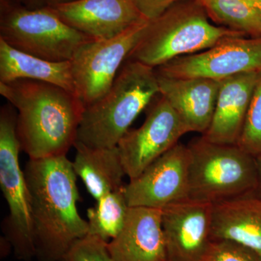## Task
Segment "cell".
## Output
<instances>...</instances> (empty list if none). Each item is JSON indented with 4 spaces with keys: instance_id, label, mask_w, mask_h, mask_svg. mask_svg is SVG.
<instances>
[{
    "instance_id": "cell-1",
    "label": "cell",
    "mask_w": 261,
    "mask_h": 261,
    "mask_svg": "<svg viewBox=\"0 0 261 261\" xmlns=\"http://www.w3.org/2000/svg\"><path fill=\"white\" fill-rule=\"evenodd\" d=\"M30 197L36 257L62 261L88 234V223L79 213L77 176L67 155L29 159L23 170Z\"/></svg>"
},
{
    "instance_id": "cell-2",
    "label": "cell",
    "mask_w": 261,
    "mask_h": 261,
    "mask_svg": "<svg viewBox=\"0 0 261 261\" xmlns=\"http://www.w3.org/2000/svg\"><path fill=\"white\" fill-rule=\"evenodd\" d=\"M0 94L17 109V135L29 159L67 155L84 111L74 93L47 82L18 80L0 82Z\"/></svg>"
},
{
    "instance_id": "cell-3",
    "label": "cell",
    "mask_w": 261,
    "mask_h": 261,
    "mask_svg": "<svg viewBox=\"0 0 261 261\" xmlns=\"http://www.w3.org/2000/svg\"><path fill=\"white\" fill-rule=\"evenodd\" d=\"M158 94L155 69L127 60L109 90L84 108L75 145L93 148L116 147Z\"/></svg>"
},
{
    "instance_id": "cell-4",
    "label": "cell",
    "mask_w": 261,
    "mask_h": 261,
    "mask_svg": "<svg viewBox=\"0 0 261 261\" xmlns=\"http://www.w3.org/2000/svg\"><path fill=\"white\" fill-rule=\"evenodd\" d=\"M234 37L247 36L211 23L205 10L196 0H181L149 20L127 60L157 68Z\"/></svg>"
},
{
    "instance_id": "cell-5",
    "label": "cell",
    "mask_w": 261,
    "mask_h": 261,
    "mask_svg": "<svg viewBox=\"0 0 261 261\" xmlns=\"http://www.w3.org/2000/svg\"><path fill=\"white\" fill-rule=\"evenodd\" d=\"M188 146L189 199L215 204L255 193V157L238 145H221L203 137Z\"/></svg>"
},
{
    "instance_id": "cell-6",
    "label": "cell",
    "mask_w": 261,
    "mask_h": 261,
    "mask_svg": "<svg viewBox=\"0 0 261 261\" xmlns=\"http://www.w3.org/2000/svg\"><path fill=\"white\" fill-rule=\"evenodd\" d=\"M0 39L27 54L54 62L70 61L77 49L94 40L65 23L50 6L31 10L0 0Z\"/></svg>"
},
{
    "instance_id": "cell-7",
    "label": "cell",
    "mask_w": 261,
    "mask_h": 261,
    "mask_svg": "<svg viewBox=\"0 0 261 261\" xmlns=\"http://www.w3.org/2000/svg\"><path fill=\"white\" fill-rule=\"evenodd\" d=\"M17 112L12 105L0 111V187L9 209L3 223L5 240L16 258L36 257L30 197L23 170L19 161L21 150L16 129Z\"/></svg>"
},
{
    "instance_id": "cell-8",
    "label": "cell",
    "mask_w": 261,
    "mask_h": 261,
    "mask_svg": "<svg viewBox=\"0 0 261 261\" xmlns=\"http://www.w3.org/2000/svg\"><path fill=\"white\" fill-rule=\"evenodd\" d=\"M147 23L136 25L111 39L89 41L75 51L70 61L72 76L75 95L84 108L96 102L111 88Z\"/></svg>"
},
{
    "instance_id": "cell-9",
    "label": "cell",
    "mask_w": 261,
    "mask_h": 261,
    "mask_svg": "<svg viewBox=\"0 0 261 261\" xmlns=\"http://www.w3.org/2000/svg\"><path fill=\"white\" fill-rule=\"evenodd\" d=\"M171 78L217 81L242 73H261V37L228 38L210 49L180 57L154 68Z\"/></svg>"
},
{
    "instance_id": "cell-10",
    "label": "cell",
    "mask_w": 261,
    "mask_h": 261,
    "mask_svg": "<svg viewBox=\"0 0 261 261\" xmlns=\"http://www.w3.org/2000/svg\"><path fill=\"white\" fill-rule=\"evenodd\" d=\"M187 133L177 113L161 95L149 108L143 124L128 130L117 145L126 176L129 180L140 176Z\"/></svg>"
},
{
    "instance_id": "cell-11",
    "label": "cell",
    "mask_w": 261,
    "mask_h": 261,
    "mask_svg": "<svg viewBox=\"0 0 261 261\" xmlns=\"http://www.w3.org/2000/svg\"><path fill=\"white\" fill-rule=\"evenodd\" d=\"M188 146L178 142L124 185L130 207L162 209L189 199Z\"/></svg>"
},
{
    "instance_id": "cell-12",
    "label": "cell",
    "mask_w": 261,
    "mask_h": 261,
    "mask_svg": "<svg viewBox=\"0 0 261 261\" xmlns=\"http://www.w3.org/2000/svg\"><path fill=\"white\" fill-rule=\"evenodd\" d=\"M167 261H205L212 238V204L186 199L162 209Z\"/></svg>"
},
{
    "instance_id": "cell-13",
    "label": "cell",
    "mask_w": 261,
    "mask_h": 261,
    "mask_svg": "<svg viewBox=\"0 0 261 261\" xmlns=\"http://www.w3.org/2000/svg\"><path fill=\"white\" fill-rule=\"evenodd\" d=\"M50 7L65 23L94 40L111 39L149 21L133 0H78Z\"/></svg>"
},
{
    "instance_id": "cell-14",
    "label": "cell",
    "mask_w": 261,
    "mask_h": 261,
    "mask_svg": "<svg viewBox=\"0 0 261 261\" xmlns=\"http://www.w3.org/2000/svg\"><path fill=\"white\" fill-rule=\"evenodd\" d=\"M157 76L160 94L177 113L187 132L204 135L212 121L221 82L206 78H171L158 73Z\"/></svg>"
},
{
    "instance_id": "cell-15",
    "label": "cell",
    "mask_w": 261,
    "mask_h": 261,
    "mask_svg": "<svg viewBox=\"0 0 261 261\" xmlns=\"http://www.w3.org/2000/svg\"><path fill=\"white\" fill-rule=\"evenodd\" d=\"M107 247L113 261H167L162 210L130 207L124 227Z\"/></svg>"
},
{
    "instance_id": "cell-16",
    "label": "cell",
    "mask_w": 261,
    "mask_h": 261,
    "mask_svg": "<svg viewBox=\"0 0 261 261\" xmlns=\"http://www.w3.org/2000/svg\"><path fill=\"white\" fill-rule=\"evenodd\" d=\"M261 73H242L221 80L217 101L205 140L221 145H238L247 111Z\"/></svg>"
},
{
    "instance_id": "cell-17",
    "label": "cell",
    "mask_w": 261,
    "mask_h": 261,
    "mask_svg": "<svg viewBox=\"0 0 261 261\" xmlns=\"http://www.w3.org/2000/svg\"><path fill=\"white\" fill-rule=\"evenodd\" d=\"M213 240H228L261 258V197L249 194L212 204Z\"/></svg>"
},
{
    "instance_id": "cell-18",
    "label": "cell",
    "mask_w": 261,
    "mask_h": 261,
    "mask_svg": "<svg viewBox=\"0 0 261 261\" xmlns=\"http://www.w3.org/2000/svg\"><path fill=\"white\" fill-rule=\"evenodd\" d=\"M74 147L73 169L94 200L124 186L126 173L117 146L93 148L75 144Z\"/></svg>"
},
{
    "instance_id": "cell-19",
    "label": "cell",
    "mask_w": 261,
    "mask_h": 261,
    "mask_svg": "<svg viewBox=\"0 0 261 261\" xmlns=\"http://www.w3.org/2000/svg\"><path fill=\"white\" fill-rule=\"evenodd\" d=\"M18 80L47 82L75 94L70 61H47L17 50L0 39V82Z\"/></svg>"
},
{
    "instance_id": "cell-20",
    "label": "cell",
    "mask_w": 261,
    "mask_h": 261,
    "mask_svg": "<svg viewBox=\"0 0 261 261\" xmlns=\"http://www.w3.org/2000/svg\"><path fill=\"white\" fill-rule=\"evenodd\" d=\"M123 187L102 196L96 200L93 207L87 210V235L108 243L121 232L130 207Z\"/></svg>"
},
{
    "instance_id": "cell-21",
    "label": "cell",
    "mask_w": 261,
    "mask_h": 261,
    "mask_svg": "<svg viewBox=\"0 0 261 261\" xmlns=\"http://www.w3.org/2000/svg\"><path fill=\"white\" fill-rule=\"evenodd\" d=\"M211 20L247 37H261V16L246 0H196Z\"/></svg>"
},
{
    "instance_id": "cell-22",
    "label": "cell",
    "mask_w": 261,
    "mask_h": 261,
    "mask_svg": "<svg viewBox=\"0 0 261 261\" xmlns=\"http://www.w3.org/2000/svg\"><path fill=\"white\" fill-rule=\"evenodd\" d=\"M238 145L252 155L261 153V77L252 94Z\"/></svg>"
},
{
    "instance_id": "cell-23",
    "label": "cell",
    "mask_w": 261,
    "mask_h": 261,
    "mask_svg": "<svg viewBox=\"0 0 261 261\" xmlns=\"http://www.w3.org/2000/svg\"><path fill=\"white\" fill-rule=\"evenodd\" d=\"M107 244L87 235L73 245L62 261H113Z\"/></svg>"
},
{
    "instance_id": "cell-24",
    "label": "cell",
    "mask_w": 261,
    "mask_h": 261,
    "mask_svg": "<svg viewBox=\"0 0 261 261\" xmlns=\"http://www.w3.org/2000/svg\"><path fill=\"white\" fill-rule=\"evenodd\" d=\"M205 261H261L250 249L228 240H213Z\"/></svg>"
},
{
    "instance_id": "cell-25",
    "label": "cell",
    "mask_w": 261,
    "mask_h": 261,
    "mask_svg": "<svg viewBox=\"0 0 261 261\" xmlns=\"http://www.w3.org/2000/svg\"><path fill=\"white\" fill-rule=\"evenodd\" d=\"M142 15L147 20H153L168 8L181 0H133Z\"/></svg>"
},
{
    "instance_id": "cell-26",
    "label": "cell",
    "mask_w": 261,
    "mask_h": 261,
    "mask_svg": "<svg viewBox=\"0 0 261 261\" xmlns=\"http://www.w3.org/2000/svg\"><path fill=\"white\" fill-rule=\"evenodd\" d=\"M22 5L28 9L35 10L48 6V0H10Z\"/></svg>"
},
{
    "instance_id": "cell-27",
    "label": "cell",
    "mask_w": 261,
    "mask_h": 261,
    "mask_svg": "<svg viewBox=\"0 0 261 261\" xmlns=\"http://www.w3.org/2000/svg\"><path fill=\"white\" fill-rule=\"evenodd\" d=\"M256 164L257 175V186L255 192V195L261 197V153L254 156Z\"/></svg>"
},
{
    "instance_id": "cell-28",
    "label": "cell",
    "mask_w": 261,
    "mask_h": 261,
    "mask_svg": "<svg viewBox=\"0 0 261 261\" xmlns=\"http://www.w3.org/2000/svg\"><path fill=\"white\" fill-rule=\"evenodd\" d=\"M246 1L251 5L252 8L256 10L261 16V0H246Z\"/></svg>"
},
{
    "instance_id": "cell-29",
    "label": "cell",
    "mask_w": 261,
    "mask_h": 261,
    "mask_svg": "<svg viewBox=\"0 0 261 261\" xmlns=\"http://www.w3.org/2000/svg\"><path fill=\"white\" fill-rule=\"evenodd\" d=\"M75 1H78V0H48V5L51 6V5L65 4V3Z\"/></svg>"
}]
</instances>
